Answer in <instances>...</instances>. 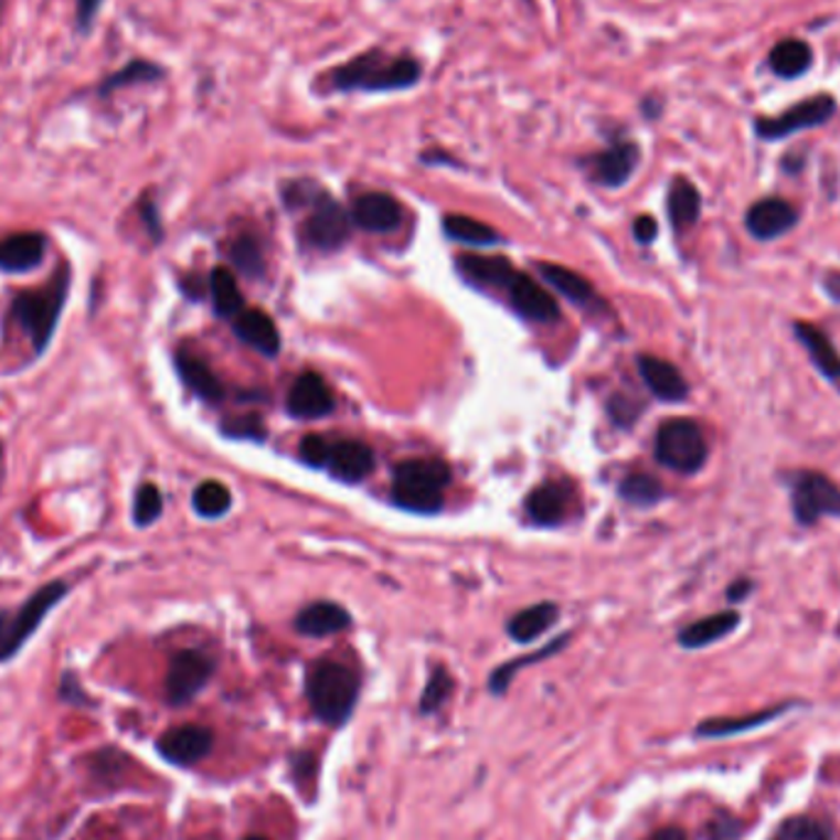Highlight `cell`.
I'll return each mask as SVG.
<instances>
[{"label": "cell", "mask_w": 840, "mask_h": 840, "mask_svg": "<svg viewBox=\"0 0 840 840\" xmlns=\"http://www.w3.org/2000/svg\"><path fill=\"white\" fill-rule=\"evenodd\" d=\"M443 228L453 242L470 244V246H495L501 238L492 226H487L485 222H477L472 220V216H465V214H447L443 220Z\"/></svg>", "instance_id": "cell-32"}, {"label": "cell", "mask_w": 840, "mask_h": 840, "mask_svg": "<svg viewBox=\"0 0 840 840\" xmlns=\"http://www.w3.org/2000/svg\"><path fill=\"white\" fill-rule=\"evenodd\" d=\"M214 673V661L198 649L178 651L166 676V695L170 705H184L198 695Z\"/></svg>", "instance_id": "cell-8"}, {"label": "cell", "mask_w": 840, "mask_h": 840, "mask_svg": "<svg viewBox=\"0 0 840 840\" xmlns=\"http://www.w3.org/2000/svg\"><path fill=\"white\" fill-rule=\"evenodd\" d=\"M784 711H787V705H777V708H772V711H762V713L747 715V717H723V720H708V723H703L701 727H698V735L720 737V735H733V733H742V730H749V727H757V725H765V723H769V720H774V717H777V715H781Z\"/></svg>", "instance_id": "cell-34"}, {"label": "cell", "mask_w": 840, "mask_h": 840, "mask_svg": "<svg viewBox=\"0 0 840 840\" xmlns=\"http://www.w3.org/2000/svg\"><path fill=\"white\" fill-rule=\"evenodd\" d=\"M823 290L836 302H840V270H828L826 273V276H823Z\"/></svg>", "instance_id": "cell-48"}, {"label": "cell", "mask_w": 840, "mask_h": 840, "mask_svg": "<svg viewBox=\"0 0 840 840\" xmlns=\"http://www.w3.org/2000/svg\"><path fill=\"white\" fill-rule=\"evenodd\" d=\"M641 381L647 384L653 396L663 403H681L689 396V384L679 369L671 362L653 354H641L637 359Z\"/></svg>", "instance_id": "cell-16"}, {"label": "cell", "mask_w": 840, "mask_h": 840, "mask_svg": "<svg viewBox=\"0 0 840 840\" xmlns=\"http://www.w3.org/2000/svg\"><path fill=\"white\" fill-rule=\"evenodd\" d=\"M376 467V457L374 450L366 443L359 440H340L332 443V453L330 460H327L325 470L330 472L334 479L340 482H362Z\"/></svg>", "instance_id": "cell-17"}, {"label": "cell", "mask_w": 840, "mask_h": 840, "mask_svg": "<svg viewBox=\"0 0 840 840\" xmlns=\"http://www.w3.org/2000/svg\"><path fill=\"white\" fill-rule=\"evenodd\" d=\"M47 254V238L40 232L10 234L0 242V270L28 273L42 264Z\"/></svg>", "instance_id": "cell-19"}, {"label": "cell", "mask_w": 840, "mask_h": 840, "mask_svg": "<svg viewBox=\"0 0 840 840\" xmlns=\"http://www.w3.org/2000/svg\"><path fill=\"white\" fill-rule=\"evenodd\" d=\"M330 453H332V443L322 438V435H308V438H302L300 443L302 462L310 467H327Z\"/></svg>", "instance_id": "cell-42"}, {"label": "cell", "mask_w": 840, "mask_h": 840, "mask_svg": "<svg viewBox=\"0 0 840 840\" xmlns=\"http://www.w3.org/2000/svg\"><path fill=\"white\" fill-rule=\"evenodd\" d=\"M212 742V730L202 725H180L168 730V733L158 740V752L168 762H172V765L192 767L210 755Z\"/></svg>", "instance_id": "cell-12"}, {"label": "cell", "mask_w": 840, "mask_h": 840, "mask_svg": "<svg viewBox=\"0 0 840 840\" xmlns=\"http://www.w3.org/2000/svg\"><path fill=\"white\" fill-rule=\"evenodd\" d=\"M555 619H559V607H555L553 603H539L533 607L521 609L519 615L511 617L507 631L514 641L529 644L533 639H539L543 631H549Z\"/></svg>", "instance_id": "cell-28"}, {"label": "cell", "mask_w": 840, "mask_h": 840, "mask_svg": "<svg viewBox=\"0 0 840 840\" xmlns=\"http://www.w3.org/2000/svg\"><path fill=\"white\" fill-rule=\"evenodd\" d=\"M450 693H453V679L447 676L445 669H438L430 676L428 685H425L423 698H421V713L440 711L447 698H450Z\"/></svg>", "instance_id": "cell-40"}, {"label": "cell", "mask_w": 840, "mask_h": 840, "mask_svg": "<svg viewBox=\"0 0 840 840\" xmlns=\"http://www.w3.org/2000/svg\"><path fill=\"white\" fill-rule=\"evenodd\" d=\"M657 234H659V226H657V220H653V216H647V214L637 216V222H635V238H637L639 244H644V246L651 244L653 238H657Z\"/></svg>", "instance_id": "cell-45"}, {"label": "cell", "mask_w": 840, "mask_h": 840, "mask_svg": "<svg viewBox=\"0 0 840 840\" xmlns=\"http://www.w3.org/2000/svg\"><path fill=\"white\" fill-rule=\"evenodd\" d=\"M657 460L679 475H695L708 460V440L691 418H669L657 433Z\"/></svg>", "instance_id": "cell-6"}, {"label": "cell", "mask_w": 840, "mask_h": 840, "mask_svg": "<svg viewBox=\"0 0 840 840\" xmlns=\"http://www.w3.org/2000/svg\"><path fill=\"white\" fill-rule=\"evenodd\" d=\"M70 593V585L62 581L47 583L32 593L28 603L18 609H0V663H6L25 647L28 639L35 635L42 621Z\"/></svg>", "instance_id": "cell-5"}, {"label": "cell", "mask_w": 840, "mask_h": 840, "mask_svg": "<svg viewBox=\"0 0 840 840\" xmlns=\"http://www.w3.org/2000/svg\"><path fill=\"white\" fill-rule=\"evenodd\" d=\"M752 591H755V583H752L749 577H740V581H735L727 587V599L730 603H742V599H747Z\"/></svg>", "instance_id": "cell-46"}, {"label": "cell", "mask_w": 840, "mask_h": 840, "mask_svg": "<svg viewBox=\"0 0 840 840\" xmlns=\"http://www.w3.org/2000/svg\"><path fill=\"white\" fill-rule=\"evenodd\" d=\"M791 511L799 527H816L823 517L840 519V487L831 477L816 470H796L787 475Z\"/></svg>", "instance_id": "cell-7"}, {"label": "cell", "mask_w": 840, "mask_h": 840, "mask_svg": "<svg viewBox=\"0 0 840 840\" xmlns=\"http://www.w3.org/2000/svg\"><path fill=\"white\" fill-rule=\"evenodd\" d=\"M769 67L784 79H794L811 67V47L801 40H781L769 54Z\"/></svg>", "instance_id": "cell-31"}, {"label": "cell", "mask_w": 840, "mask_h": 840, "mask_svg": "<svg viewBox=\"0 0 840 840\" xmlns=\"http://www.w3.org/2000/svg\"><path fill=\"white\" fill-rule=\"evenodd\" d=\"M831 828L814 821V818H791L779 828L772 840H831Z\"/></svg>", "instance_id": "cell-39"}, {"label": "cell", "mask_w": 840, "mask_h": 840, "mask_svg": "<svg viewBox=\"0 0 840 840\" xmlns=\"http://www.w3.org/2000/svg\"><path fill=\"white\" fill-rule=\"evenodd\" d=\"M334 408L332 391L327 386V381L315 374V371H305L302 376L296 379L290 394H288V413L300 421H315L330 416Z\"/></svg>", "instance_id": "cell-14"}, {"label": "cell", "mask_w": 840, "mask_h": 840, "mask_svg": "<svg viewBox=\"0 0 840 840\" xmlns=\"http://www.w3.org/2000/svg\"><path fill=\"white\" fill-rule=\"evenodd\" d=\"M192 507L202 519H220L232 507V495L220 482H202L192 495Z\"/></svg>", "instance_id": "cell-35"}, {"label": "cell", "mask_w": 840, "mask_h": 840, "mask_svg": "<svg viewBox=\"0 0 840 840\" xmlns=\"http://www.w3.org/2000/svg\"><path fill=\"white\" fill-rule=\"evenodd\" d=\"M244 840H268V838H264V836H248V838H244Z\"/></svg>", "instance_id": "cell-50"}, {"label": "cell", "mask_w": 840, "mask_h": 840, "mask_svg": "<svg viewBox=\"0 0 840 840\" xmlns=\"http://www.w3.org/2000/svg\"><path fill=\"white\" fill-rule=\"evenodd\" d=\"M162 514V495L156 485H140L134 501V523L140 529L156 523Z\"/></svg>", "instance_id": "cell-37"}, {"label": "cell", "mask_w": 840, "mask_h": 840, "mask_svg": "<svg viewBox=\"0 0 840 840\" xmlns=\"http://www.w3.org/2000/svg\"><path fill=\"white\" fill-rule=\"evenodd\" d=\"M833 114H836L833 96L816 94L814 99L791 106L789 111H784L777 118H759L755 128H757L759 138L779 140V138H787V136L796 134V130L823 126L826 121H831Z\"/></svg>", "instance_id": "cell-9"}, {"label": "cell", "mask_w": 840, "mask_h": 840, "mask_svg": "<svg viewBox=\"0 0 840 840\" xmlns=\"http://www.w3.org/2000/svg\"><path fill=\"white\" fill-rule=\"evenodd\" d=\"M67 290L70 268L62 266L60 276H54L45 290L23 293V296L13 300V310L10 312H13V320L20 325V330L30 337L35 354H42L50 347L64 302H67Z\"/></svg>", "instance_id": "cell-2"}, {"label": "cell", "mask_w": 840, "mask_h": 840, "mask_svg": "<svg viewBox=\"0 0 840 840\" xmlns=\"http://www.w3.org/2000/svg\"><path fill=\"white\" fill-rule=\"evenodd\" d=\"M352 232V214H349L340 202H334L330 194L322 192L312 202V212L305 222V238L322 251H334L344 246Z\"/></svg>", "instance_id": "cell-10"}, {"label": "cell", "mask_w": 840, "mask_h": 840, "mask_svg": "<svg viewBox=\"0 0 840 840\" xmlns=\"http://www.w3.org/2000/svg\"><path fill=\"white\" fill-rule=\"evenodd\" d=\"M174 366H178V374L184 384H188V389L194 391L202 401L216 403L224 398L222 381L216 379L210 364H206L198 354L188 352V349H180V352L174 354Z\"/></svg>", "instance_id": "cell-22"}, {"label": "cell", "mask_w": 840, "mask_h": 840, "mask_svg": "<svg viewBox=\"0 0 840 840\" xmlns=\"http://www.w3.org/2000/svg\"><path fill=\"white\" fill-rule=\"evenodd\" d=\"M708 833H711L713 840H735L740 833V821L730 816H717L715 821L708 826Z\"/></svg>", "instance_id": "cell-43"}, {"label": "cell", "mask_w": 840, "mask_h": 840, "mask_svg": "<svg viewBox=\"0 0 840 840\" xmlns=\"http://www.w3.org/2000/svg\"><path fill=\"white\" fill-rule=\"evenodd\" d=\"M799 224V212L787 200L767 198L755 202L745 214V226L757 242H774Z\"/></svg>", "instance_id": "cell-11"}, {"label": "cell", "mask_w": 840, "mask_h": 840, "mask_svg": "<svg viewBox=\"0 0 840 840\" xmlns=\"http://www.w3.org/2000/svg\"><path fill=\"white\" fill-rule=\"evenodd\" d=\"M352 224L371 234H389L398 228L403 210L396 198L386 192H366L354 200Z\"/></svg>", "instance_id": "cell-15"}, {"label": "cell", "mask_w": 840, "mask_h": 840, "mask_svg": "<svg viewBox=\"0 0 840 840\" xmlns=\"http://www.w3.org/2000/svg\"><path fill=\"white\" fill-rule=\"evenodd\" d=\"M571 507V492L559 482H549L541 485L539 489H533L527 499V511L533 519V523L539 527H555L561 523L568 514Z\"/></svg>", "instance_id": "cell-23"}, {"label": "cell", "mask_w": 840, "mask_h": 840, "mask_svg": "<svg viewBox=\"0 0 840 840\" xmlns=\"http://www.w3.org/2000/svg\"><path fill=\"white\" fill-rule=\"evenodd\" d=\"M703 200L695 184L685 178H676L669 190V220L676 232H685L701 220Z\"/></svg>", "instance_id": "cell-27"}, {"label": "cell", "mask_w": 840, "mask_h": 840, "mask_svg": "<svg viewBox=\"0 0 840 840\" xmlns=\"http://www.w3.org/2000/svg\"><path fill=\"white\" fill-rule=\"evenodd\" d=\"M305 693L312 713L327 725H342L352 715L359 695V679L352 669L334 661H322L308 673Z\"/></svg>", "instance_id": "cell-3"}, {"label": "cell", "mask_w": 840, "mask_h": 840, "mask_svg": "<svg viewBox=\"0 0 840 840\" xmlns=\"http://www.w3.org/2000/svg\"><path fill=\"white\" fill-rule=\"evenodd\" d=\"M565 641H568V637H563L561 641H553V644H549V647H545L543 651H539V653H531L529 659H517V661L507 663V667L497 669V671H495V676H492V683H489V685H492V691H495V693L507 691V685H509V681H511V676H514L519 669L527 667V663H533V661H541V659H545V657H549V653H553V651H559Z\"/></svg>", "instance_id": "cell-41"}, {"label": "cell", "mask_w": 840, "mask_h": 840, "mask_svg": "<svg viewBox=\"0 0 840 840\" xmlns=\"http://www.w3.org/2000/svg\"><path fill=\"white\" fill-rule=\"evenodd\" d=\"M210 290H212V302H214L216 315H222V318H236V315L244 312V296L236 286L234 273L228 268L220 266L212 270Z\"/></svg>", "instance_id": "cell-30"}, {"label": "cell", "mask_w": 840, "mask_h": 840, "mask_svg": "<svg viewBox=\"0 0 840 840\" xmlns=\"http://www.w3.org/2000/svg\"><path fill=\"white\" fill-rule=\"evenodd\" d=\"M504 293L509 296V302L514 305V310L531 322H555L561 318L559 302L551 298V293H545L536 280L529 278L527 273H514L507 283Z\"/></svg>", "instance_id": "cell-13"}, {"label": "cell", "mask_w": 840, "mask_h": 840, "mask_svg": "<svg viewBox=\"0 0 840 840\" xmlns=\"http://www.w3.org/2000/svg\"><path fill=\"white\" fill-rule=\"evenodd\" d=\"M140 212H143V220L148 222V228H150L152 238H156V242H158V238L162 236V232H160V220H158L156 204H152V202H143V210H140Z\"/></svg>", "instance_id": "cell-47"}, {"label": "cell", "mask_w": 840, "mask_h": 840, "mask_svg": "<svg viewBox=\"0 0 840 840\" xmlns=\"http://www.w3.org/2000/svg\"><path fill=\"white\" fill-rule=\"evenodd\" d=\"M651 840H689V838H685V833L679 831V828H663V831H659Z\"/></svg>", "instance_id": "cell-49"}, {"label": "cell", "mask_w": 840, "mask_h": 840, "mask_svg": "<svg viewBox=\"0 0 840 840\" xmlns=\"http://www.w3.org/2000/svg\"><path fill=\"white\" fill-rule=\"evenodd\" d=\"M794 334L806 352H809L814 366L821 371L828 381L840 384V352L831 342V337H828L821 327L804 320L794 322Z\"/></svg>", "instance_id": "cell-20"}, {"label": "cell", "mask_w": 840, "mask_h": 840, "mask_svg": "<svg viewBox=\"0 0 840 840\" xmlns=\"http://www.w3.org/2000/svg\"><path fill=\"white\" fill-rule=\"evenodd\" d=\"M228 254H232L234 266L242 270L244 276L258 278L260 273H264V251H260V244L256 242V236H251V234L238 236Z\"/></svg>", "instance_id": "cell-36"}, {"label": "cell", "mask_w": 840, "mask_h": 840, "mask_svg": "<svg viewBox=\"0 0 840 840\" xmlns=\"http://www.w3.org/2000/svg\"><path fill=\"white\" fill-rule=\"evenodd\" d=\"M450 485V467L443 460H406L394 470L391 497L398 507L416 514L443 509V492Z\"/></svg>", "instance_id": "cell-4"}, {"label": "cell", "mask_w": 840, "mask_h": 840, "mask_svg": "<svg viewBox=\"0 0 840 840\" xmlns=\"http://www.w3.org/2000/svg\"><path fill=\"white\" fill-rule=\"evenodd\" d=\"M740 613L735 609H727V613H717L711 617H703L693 621V625L685 627L679 635V644L683 649H703L711 647V644L725 639L727 635L740 627Z\"/></svg>", "instance_id": "cell-24"}, {"label": "cell", "mask_w": 840, "mask_h": 840, "mask_svg": "<svg viewBox=\"0 0 840 840\" xmlns=\"http://www.w3.org/2000/svg\"><path fill=\"white\" fill-rule=\"evenodd\" d=\"M619 495L631 507H653L663 499V487L657 477L651 475H629L621 479Z\"/></svg>", "instance_id": "cell-33"}, {"label": "cell", "mask_w": 840, "mask_h": 840, "mask_svg": "<svg viewBox=\"0 0 840 840\" xmlns=\"http://www.w3.org/2000/svg\"><path fill=\"white\" fill-rule=\"evenodd\" d=\"M102 3L104 0H76V23H79L82 32L92 30L96 13L102 10Z\"/></svg>", "instance_id": "cell-44"}, {"label": "cell", "mask_w": 840, "mask_h": 840, "mask_svg": "<svg viewBox=\"0 0 840 840\" xmlns=\"http://www.w3.org/2000/svg\"><path fill=\"white\" fill-rule=\"evenodd\" d=\"M349 613L334 603H315L300 609L296 617V629L305 637H330L349 627Z\"/></svg>", "instance_id": "cell-25"}, {"label": "cell", "mask_w": 840, "mask_h": 840, "mask_svg": "<svg viewBox=\"0 0 840 840\" xmlns=\"http://www.w3.org/2000/svg\"><path fill=\"white\" fill-rule=\"evenodd\" d=\"M639 166V146L635 143H615L597 156L591 158L593 180L603 188H621Z\"/></svg>", "instance_id": "cell-18"}, {"label": "cell", "mask_w": 840, "mask_h": 840, "mask_svg": "<svg viewBox=\"0 0 840 840\" xmlns=\"http://www.w3.org/2000/svg\"><path fill=\"white\" fill-rule=\"evenodd\" d=\"M539 273L545 283H551L563 298L573 300L575 305H587L595 300V290L591 283H587L583 276H577V273L571 268L559 266V264H541Z\"/></svg>", "instance_id": "cell-29"}, {"label": "cell", "mask_w": 840, "mask_h": 840, "mask_svg": "<svg viewBox=\"0 0 840 840\" xmlns=\"http://www.w3.org/2000/svg\"><path fill=\"white\" fill-rule=\"evenodd\" d=\"M160 76H162V70H160V67H156V64H150V62H140V60H138V62H130L126 70L116 72V74L111 76V79H108V82L102 86V92L108 94L111 89H121V86H128V84L156 82V79H160Z\"/></svg>", "instance_id": "cell-38"}, {"label": "cell", "mask_w": 840, "mask_h": 840, "mask_svg": "<svg viewBox=\"0 0 840 840\" xmlns=\"http://www.w3.org/2000/svg\"><path fill=\"white\" fill-rule=\"evenodd\" d=\"M234 332L238 340L248 344L256 352L266 357H276L280 352V334L278 327L266 312L260 310H244L234 318Z\"/></svg>", "instance_id": "cell-21"}, {"label": "cell", "mask_w": 840, "mask_h": 840, "mask_svg": "<svg viewBox=\"0 0 840 840\" xmlns=\"http://www.w3.org/2000/svg\"><path fill=\"white\" fill-rule=\"evenodd\" d=\"M457 270L475 283V286L499 288L504 290L507 283L514 276V266L507 258H487V256H462L457 258Z\"/></svg>", "instance_id": "cell-26"}, {"label": "cell", "mask_w": 840, "mask_h": 840, "mask_svg": "<svg viewBox=\"0 0 840 840\" xmlns=\"http://www.w3.org/2000/svg\"><path fill=\"white\" fill-rule=\"evenodd\" d=\"M423 76L418 60L406 54H389L384 50H369L357 54L342 67L330 74V84L337 92H403L416 86Z\"/></svg>", "instance_id": "cell-1"}]
</instances>
